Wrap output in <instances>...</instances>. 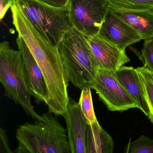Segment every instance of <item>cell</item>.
<instances>
[{"label":"cell","mask_w":153,"mask_h":153,"mask_svg":"<svg viewBox=\"0 0 153 153\" xmlns=\"http://www.w3.org/2000/svg\"><path fill=\"white\" fill-rule=\"evenodd\" d=\"M136 69L140 77L149 109V119L153 124V71L145 65Z\"/></svg>","instance_id":"15"},{"label":"cell","mask_w":153,"mask_h":153,"mask_svg":"<svg viewBox=\"0 0 153 153\" xmlns=\"http://www.w3.org/2000/svg\"><path fill=\"white\" fill-rule=\"evenodd\" d=\"M0 82L6 97L19 105L33 120L42 119L31 104L32 96L25 74L22 53L20 50L13 49L7 41L0 44Z\"/></svg>","instance_id":"4"},{"label":"cell","mask_w":153,"mask_h":153,"mask_svg":"<svg viewBox=\"0 0 153 153\" xmlns=\"http://www.w3.org/2000/svg\"><path fill=\"white\" fill-rule=\"evenodd\" d=\"M71 153H86L85 137L88 124L86 122L79 102L70 97L67 109L62 114Z\"/></svg>","instance_id":"11"},{"label":"cell","mask_w":153,"mask_h":153,"mask_svg":"<svg viewBox=\"0 0 153 153\" xmlns=\"http://www.w3.org/2000/svg\"><path fill=\"white\" fill-rule=\"evenodd\" d=\"M108 8L115 11L153 9V0H106Z\"/></svg>","instance_id":"16"},{"label":"cell","mask_w":153,"mask_h":153,"mask_svg":"<svg viewBox=\"0 0 153 153\" xmlns=\"http://www.w3.org/2000/svg\"><path fill=\"white\" fill-rule=\"evenodd\" d=\"M91 89L88 86L82 88L78 102L83 117L88 125L97 121L94 110Z\"/></svg>","instance_id":"17"},{"label":"cell","mask_w":153,"mask_h":153,"mask_svg":"<svg viewBox=\"0 0 153 153\" xmlns=\"http://www.w3.org/2000/svg\"><path fill=\"white\" fill-rule=\"evenodd\" d=\"M97 35L122 50L142 40L132 27L110 9Z\"/></svg>","instance_id":"8"},{"label":"cell","mask_w":153,"mask_h":153,"mask_svg":"<svg viewBox=\"0 0 153 153\" xmlns=\"http://www.w3.org/2000/svg\"><path fill=\"white\" fill-rule=\"evenodd\" d=\"M45 4L56 7L62 8L68 6L69 0H39Z\"/></svg>","instance_id":"22"},{"label":"cell","mask_w":153,"mask_h":153,"mask_svg":"<svg viewBox=\"0 0 153 153\" xmlns=\"http://www.w3.org/2000/svg\"><path fill=\"white\" fill-rule=\"evenodd\" d=\"M125 153H153V139L145 135L134 141L130 139L124 149Z\"/></svg>","instance_id":"18"},{"label":"cell","mask_w":153,"mask_h":153,"mask_svg":"<svg viewBox=\"0 0 153 153\" xmlns=\"http://www.w3.org/2000/svg\"><path fill=\"white\" fill-rule=\"evenodd\" d=\"M72 27L85 36L97 34L108 10L106 0H69Z\"/></svg>","instance_id":"7"},{"label":"cell","mask_w":153,"mask_h":153,"mask_svg":"<svg viewBox=\"0 0 153 153\" xmlns=\"http://www.w3.org/2000/svg\"><path fill=\"white\" fill-rule=\"evenodd\" d=\"M16 44L22 53L25 74L31 96L37 104L45 103L47 89L42 70L25 42L19 34Z\"/></svg>","instance_id":"10"},{"label":"cell","mask_w":153,"mask_h":153,"mask_svg":"<svg viewBox=\"0 0 153 153\" xmlns=\"http://www.w3.org/2000/svg\"><path fill=\"white\" fill-rule=\"evenodd\" d=\"M85 146L86 153H112L114 141L97 121L88 125Z\"/></svg>","instance_id":"14"},{"label":"cell","mask_w":153,"mask_h":153,"mask_svg":"<svg viewBox=\"0 0 153 153\" xmlns=\"http://www.w3.org/2000/svg\"><path fill=\"white\" fill-rule=\"evenodd\" d=\"M88 86L111 111L123 112L137 105L112 71L98 68Z\"/></svg>","instance_id":"6"},{"label":"cell","mask_w":153,"mask_h":153,"mask_svg":"<svg viewBox=\"0 0 153 153\" xmlns=\"http://www.w3.org/2000/svg\"><path fill=\"white\" fill-rule=\"evenodd\" d=\"M42 119L25 123L17 129L16 153H71L67 129L50 112Z\"/></svg>","instance_id":"2"},{"label":"cell","mask_w":153,"mask_h":153,"mask_svg":"<svg viewBox=\"0 0 153 153\" xmlns=\"http://www.w3.org/2000/svg\"><path fill=\"white\" fill-rule=\"evenodd\" d=\"M115 73L118 80L137 104L138 109L148 117L149 109L141 80L136 69L123 66Z\"/></svg>","instance_id":"12"},{"label":"cell","mask_w":153,"mask_h":153,"mask_svg":"<svg viewBox=\"0 0 153 153\" xmlns=\"http://www.w3.org/2000/svg\"><path fill=\"white\" fill-rule=\"evenodd\" d=\"M9 146L7 132L3 128H0V153H13Z\"/></svg>","instance_id":"20"},{"label":"cell","mask_w":153,"mask_h":153,"mask_svg":"<svg viewBox=\"0 0 153 153\" xmlns=\"http://www.w3.org/2000/svg\"><path fill=\"white\" fill-rule=\"evenodd\" d=\"M16 4L37 31L56 46L72 27L68 6L56 7L39 0H16Z\"/></svg>","instance_id":"5"},{"label":"cell","mask_w":153,"mask_h":153,"mask_svg":"<svg viewBox=\"0 0 153 153\" xmlns=\"http://www.w3.org/2000/svg\"><path fill=\"white\" fill-rule=\"evenodd\" d=\"M141 55L145 61L144 65L153 71V37L145 40L141 50Z\"/></svg>","instance_id":"19"},{"label":"cell","mask_w":153,"mask_h":153,"mask_svg":"<svg viewBox=\"0 0 153 153\" xmlns=\"http://www.w3.org/2000/svg\"><path fill=\"white\" fill-rule=\"evenodd\" d=\"M58 47L70 82L80 90L89 85L99 68L85 36L71 27Z\"/></svg>","instance_id":"3"},{"label":"cell","mask_w":153,"mask_h":153,"mask_svg":"<svg viewBox=\"0 0 153 153\" xmlns=\"http://www.w3.org/2000/svg\"><path fill=\"white\" fill-rule=\"evenodd\" d=\"M12 23L28 46L44 77L47 89L45 103L48 111L62 115L69 100L68 77L59 48L34 27L19 7L11 8Z\"/></svg>","instance_id":"1"},{"label":"cell","mask_w":153,"mask_h":153,"mask_svg":"<svg viewBox=\"0 0 153 153\" xmlns=\"http://www.w3.org/2000/svg\"><path fill=\"white\" fill-rule=\"evenodd\" d=\"M114 13L132 27L142 40L153 37V9L115 11Z\"/></svg>","instance_id":"13"},{"label":"cell","mask_w":153,"mask_h":153,"mask_svg":"<svg viewBox=\"0 0 153 153\" xmlns=\"http://www.w3.org/2000/svg\"><path fill=\"white\" fill-rule=\"evenodd\" d=\"M99 68L117 71L130 61L125 50H122L98 35L86 36Z\"/></svg>","instance_id":"9"},{"label":"cell","mask_w":153,"mask_h":153,"mask_svg":"<svg viewBox=\"0 0 153 153\" xmlns=\"http://www.w3.org/2000/svg\"><path fill=\"white\" fill-rule=\"evenodd\" d=\"M16 0H0V19L2 20L10 8L15 4Z\"/></svg>","instance_id":"21"}]
</instances>
